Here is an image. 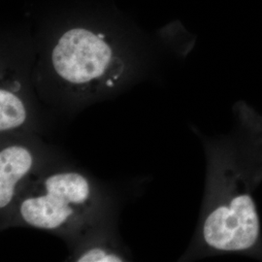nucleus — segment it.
Wrapping results in <instances>:
<instances>
[{"instance_id": "1", "label": "nucleus", "mask_w": 262, "mask_h": 262, "mask_svg": "<svg viewBox=\"0 0 262 262\" xmlns=\"http://www.w3.org/2000/svg\"><path fill=\"white\" fill-rule=\"evenodd\" d=\"M234 127L208 143L206 193L197 228L200 251L262 257L254 192L262 183V115L245 102L233 109Z\"/></svg>"}, {"instance_id": "2", "label": "nucleus", "mask_w": 262, "mask_h": 262, "mask_svg": "<svg viewBox=\"0 0 262 262\" xmlns=\"http://www.w3.org/2000/svg\"><path fill=\"white\" fill-rule=\"evenodd\" d=\"M97 195L90 179L74 170L48 174L21 192L14 215L24 225L66 233L85 223Z\"/></svg>"}, {"instance_id": "3", "label": "nucleus", "mask_w": 262, "mask_h": 262, "mask_svg": "<svg viewBox=\"0 0 262 262\" xmlns=\"http://www.w3.org/2000/svg\"><path fill=\"white\" fill-rule=\"evenodd\" d=\"M56 74L78 86L106 81L113 88L122 71V61L111 46L98 34L84 28H74L58 40L52 53Z\"/></svg>"}, {"instance_id": "4", "label": "nucleus", "mask_w": 262, "mask_h": 262, "mask_svg": "<svg viewBox=\"0 0 262 262\" xmlns=\"http://www.w3.org/2000/svg\"><path fill=\"white\" fill-rule=\"evenodd\" d=\"M37 156L28 144L14 142L0 150V210L6 216L17 205L28 176L36 166Z\"/></svg>"}, {"instance_id": "5", "label": "nucleus", "mask_w": 262, "mask_h": 262, "mask_svg": "<svg viewBox=\"0 0 262 262\" xmlns=\"http://www.w3.org/2000/svg\"><path fill=\"white\" fill-rule=\"evenodd\" d=\"M28 121V108L23 98L13 90H0V131L5 134L17 130Z\"/></svg>"}, {"instance_id": "6", "label": "nucleus", "mask_w": 262, "mask_h": 262, "mask_svg": "<svg viewBox=\"0 0 262 262\" xmlns=\"http://www.w3.org/2000/svg\"><path fill=\"white\" fill-rule=\"evenodd\" d=\"M120 251L101 243H94L77 253L75 261L119 262L124 261Z\"/></svg>"}]
</instances>
